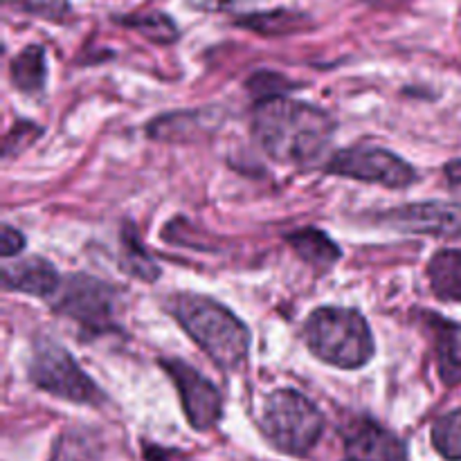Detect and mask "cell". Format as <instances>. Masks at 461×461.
Here are the masks:
<instances>
[{
    "label": "cell",
    "instance_id": "e0dca14e",
    "mask_svg": "<svg viewBox=\"0 0 461 461\" xmlns=\"http://www.w3.org/2000/svg\"><path fill=\"white\" fill-rule=\"evenodd\" d=\"M120 268L140 282L153 284L160 279V266L149 255L147 246L140 241L138 230L131 221L122 225L120 232Z\"/></svg>",
    "mask_w": 461,
    "mask_h": 461
},
{
    "label": "cell",
    "instance_id": "7c38bea8",
    "mask_svg": "<svg viewBox=\"0 0 461 461\" xmlns=\"http://www.w3.org/2000/svg\"><path fill=\"white\" fill-rule=\"evenodd\" d=\"M216 111L214 108H205V111H187V113H169V115L156 117L149 124L147 133L156 140H167V142H187V138H198V135L207 133L214 129L216 124Z\"/></svg>",
    "mask_w": 461,
    "mask_h": 461
},
{
    "label": "cell",
    "instance_id": "8992f818",
    "mask_svg": "<svg viewBox=\"0 0 461 461\" xmlns=\"http://www.w3.org/2000/svg\"><path fill=\"white\" fill-rule=\"evenodd\" d=\"M27 376L36 390L77 405L99 408L106 403L102 387L79 367L70 351L61 342L48 336L36 338L32 345Z\"/></svg>",
    "mask_w": 461,
    "mask_h": 461
},
{
    "label": "cell",
    "instance_id": "3957f363",
    "mask_svg": "<svg viewBox=\"0 0 461 461\" xmlns=\"http://www.w3.org/2000/svg\"><path fill=\"white\" fill-rule=\"evenodd\" d=\"M304 340L311 354L329 367L363 369L376 354L369 322L358 309L320 306L306 318Z\"/></svg>",
    "mask_w": 461,
    "mask_h": 461
},
{
    "label": "cell",
    "instance_id": "5bb4252c",
    "mask_svg": "<svg viewBox=\"0 0 461 461\" xmlns=\"http://www.w3.org/2000/svg\"><path fill=\"white\" fill-rule=\"evenodd\" d=\"M9 81L23 95H43L48 86V57L39 43L25 45L9 61Z\"/></svg>",
    "mask_w": 461,
    "mask_h": 461
},
{
    "label": "cell",
    "instance_id": "ac0fdd59",
    "mask_svg": "<svg viewBox=\"0 0 461 461\" xmlns=\"http://www.w3.org/2000/svg\"><path fill=\"white\" fill-rule=\"evenodd\" d=\"M239 25L246 30L257 32L261 36H284L297 34L309 27V16L302 12H291V9H273V12H255L239 18Z\"/></svg>",
    "mask_w": 461,
    "mask_h": 461
},
{
    "label": "cell",
    "instance_id": "277c9868",
    "mask_svg": "<svg viewBox=\"0 0 461 461\" xmlns=\"http://www.w3.org/2000/svg\"><path fill=\"white\" fill-rule=\"evenodd\" d=\"M261 430L279 453L306 457L322 439L324 417L309 396L293 387H282L264 401Z\"/></svg>",
    "mask_w": 461,
    "mask_h": 461
},
{
    "label": "cell",
    "instance_id": "44dd1931",
    "mask_svg": "<svg viewBox=\"0 0 461 461\" xmlns=\"http://www.w3.org/2000/svg\"><path fill=\"white\" fill-rule=\"evenodd\" d=\"M41 135H43V126L36 124L34 120H16L12 124V129L5 133L3 158L5 160L18 158L21 153H25L32 144L39 142Z\"/></svg>",
    "mask_w": 461,
    "mask_h": 461
},
{
    "label": "cell",
    "instance_id": "6da1fadb",
    "mask_svg": "<svg viewBox=\"0 0 461 461\" xmlns=\"http://www.w3.org/2000/svg\"><path fill=\"white\" fill-rule=\"evenodd\" d=\"M336 120L315 104L282 97L255 104L250 133L257 147L286 167L313 165L336 135Z\"/></svg>",
    "mask_w": 461,
    "mask_h": 461
},
{
    "label": "cell",
    "instance_id": "2e32d148",
    "mask_svg": "<svg viewBox=\"0 0 461 461\" xmlns=\"http://www.w3.org/2000/svg\"><path fill=\"white\" fill-rule=\"evenodd\" d=\"M430 291L437 300L461 304V248H446L428 261Z\"/></svg>",
    "mask_w": 461,
    "mask_h": 461
},
{
    "label": "cell",
    "instance_id": "484cf974",
    "mask_svg": "<svg viewBox=\"0 0 461 461\" xmlns=\"http://www.w3.org/2000/svg\"><path fill=\"white\" fill-rule=\"evenodd\" d=\"M446 180L455 192H461V160H453L444 167Z\"/></svg>",
    "mask_w": 461,
    "mask_h": 461
},
{
    "label": "cell",
    "instance_id": "7a4b0ae2",
    "mask_svg": "<svg viewBox=\"0 0 461 461\" xmlns=\"http://www.w3.org/2000/svg\"><path fill=\"white\" fill-rule=\"evenodd\" d=\"M167 311L174 315L185 333L225 372L241 367L250 356L252 333L234 311L219 300L198 293H174L167 300Z\"/></svg>",
    "mask_w": 461,
    "mask_h": 461
},
{
    "label": "cell",
    "instance_id": "7402d4cb",
    "mask_svg": "<svg viewBox=\"0 0 461 461\" xmlns=\"http://www.w3.org/2000/svg\"><path fill=\"white\" fill-rule=\"evenodd\" d=\"M246 88L257 104V102H264V99L282 97V95H288V90L300 88V86H297L295 81L288 79V77L279 75V72L261 70V72H255V75L248 79Z\"/></svg>",
    "mask_w": 461,
    "mask_h": 461
},
{
    "label": "cell",
    "instance_id": "ffe728a7",
    "mask_svg": "<svg viewBox=\"0 0 461 461\" xmlns=\"http://www.w3.org/2000/svg\"><path fill=\"white\" fill-rule=\"evenodd\" d=\"M432 446L448 461H461V408L444 414L432 426Z\"/></svg>",
    "mask_w": 461,
    "mask_h": 461
},
{
    "label": "cell",
    "instance_id": "ba28073f",
    "mask_svg": "<svg viewBox=\"0 0 461 461\" xmlns=\"http://www.w3.org/2000/svg\"><path fill=\"white\" fill-rule=\"evenodd\" d=\"M158 363L178 390L180 405L189 426L198 432L212 430L223 417V396L219 387L185 360L160 358Z\"/></svg>",
    "mask_w": 461,
    "mask_h": 461
},
{
    "label": "cell",
    "instance_id": "5b68a950",
    "mask_svg": "<svg viewBox=\"0 0 461 461\" xmlns=\"http://www.w3.org/2000/svg\"><path fill=\"white\" fill-rule=\"evenodd\" d=\"M117 300L120 291L113 284L93 275L75 273L63 277L61 288L50 304L54 313L75 322L81 340H95L120 331Z\"/></svg>",
    "mask_w": 461,
    "mask_h": 461
},
{
    "label": "cell",
    "instance_id": "d6986e66",
    "mask_svg": "<svg viewBox=\"0 0 461 461\" xmlns=\"http://www.w3.org/2000/svg\"><path fill=\"white\" fill-rule=\"evenodd\" d=\"M124 27H131L144 39L158 45H169L178 41V27H176L174 18L167 16L165 12H147V14H133V16L120 18Z\"/></svg>",
    "mask_w": 461,
    "mask_h": 461
},
{
    "label": "cell",
    "instance_id": "cb8c5ba5",
    "mask_svg": "<svg viewBox=\"0 0 461 461\" xmlns=\"http://www.w3.org/2000/svg\"><path fill=\"white\" fill-rule=\"evenodd\" d=\"M187 3L201 12H234L250 0H187Z\"/></svg>",
    "mask_w": 461,
    "mask_h": 461
},
{
    "label": "cell",
    "instance_id": "52a82bcc",
    "mask_svg": "<svg viewBox=\"0 0 461 461\" xmlns=\"http://www.w3.org/2000/svg\"><path fill=\"white\" fill-rule=\"evenodd\" d=\"M329 176L360 180V183L381 185L387 189H408L419 180L417 169L399 153L383 147H347L333 153L324 165Z\"/></svg>",
    "mask_w": 461,
    "mask_h": 461
},
{
    "label": "cell",
    "instance_id": "4316f807",
    "mask_svg": "<svg viewBox=\"0 0 461 461\" xmlns=\"http://www.w3.org/2000/svg\"><path fill=\"white\" fill-rule=\"evenodd\" d=\"M363 3L372 5V7H378V9H394L399 7V5H403L405 0H363Z\"/></svg>",
    "mask_w": 461,
    "mask_h": 461
},
{
    "label": "cell",
    "instance_id": "9c48e42d",
    "mask_svg": "<svg viewBox=\"0 0 461 461\" xmlns=\"http://www.w3.org/2000/svg\"><path fill=\"white\" fill-rule=\"evenodd\" d=\"M378 223L405 234L461 239V205L448 201H421L399 205L378 216Z\"/></svg>",
    "mask_w": 461,
    "mask_h": 461
},
{
    "label": "cell",
    "instance_id": "30bf717a",
    "mask_svg": "<svg viewBox=\"0 0 461 461\" xmlns=\"http://www.w3.org/2000/svg\"><path fill=\"white\" fill-rule=\"evenodd\" d=\"M342 444L345 461H405L408 457L403 441L369 417L351 421L342 430Z\"/></svg>",
    "mask_w": 461,
    "mask_h": 461
},
{
    "label": "cell",
    "instance_id": "4fadbf2b",
    "mask_svg": "<svg viewBox=\"0 0 461 461\" xmlns=\"http://www.w3.org/2000/svg\"><path fill=\"white\" fill-rule=\"evenodd\" d=\"M428 324L435 333L439 374L446 385L461 383V324L448 322L435 313H426Z\"/></svg>",
    "mask_w": 461,
    "mask_h": 461
},
{
    "label": "cell",
    "instance_id": "d4e9b609",
    "mask_svg": "<svg viewBox=\"0 0 461 461\" xmlns=\"http://www.w3.org/2000/svg\"><path fill=\"white\" fill-rule=\"evenodd\" d=\"M144 459L147 461H187L183 457V453L178 450H169V448H162V446L156 444H144Z\"/></svg>",
    "mask_w": 461,
    "mask_h": 461
},
{
    "label": "cell",
    "instance_id": "9a60e30c",
    "mask_svg": "<svg viewBox=\"0 0 461 461\" xmlns=\"http://www.w3.org/2000/svg\"><path fill=\"white\" fill-rule=\"evenodd\" d=\"M286 243L304 264L318 270H329L342 259V250L324 230L300 228L286 234Z\"/></svg>",
    "mask_w": 461,
    "mask_h": 461
},
{
    "label": "cell",
    "instance_id": "8fae6325",
    "mask_svg": "<svg viewBox=\"0 0 461 461\" xmlns=\"http://www.w3.org/2000/svg\"><path fill=\"white\" fill-rule=\"evenodd\" d=\"M61 282L63 277L57 273L54 264L43 257H25L3 266V286L21 295L52 302L61 288Z\"/></svg>",
    "mask_w": 461,
    "mask_h": 461
},
{
    "label": "cell",
    "instance_id": "603a6c76",
    "mask_svg": "<svg viewBox=\"0 0 461 461\" xmlns=\"http://www.w3.org/2000/svg\"><path fill=\"white\" fill-rule=\"evenodd\" d=\"M27 246V239L21 230H16L14 225L3 223V230H0V255L3 259H12V257H18Z\"/></svg>",
    "mask_w": 461,
    "mask_h": 461
}]
</instances>
